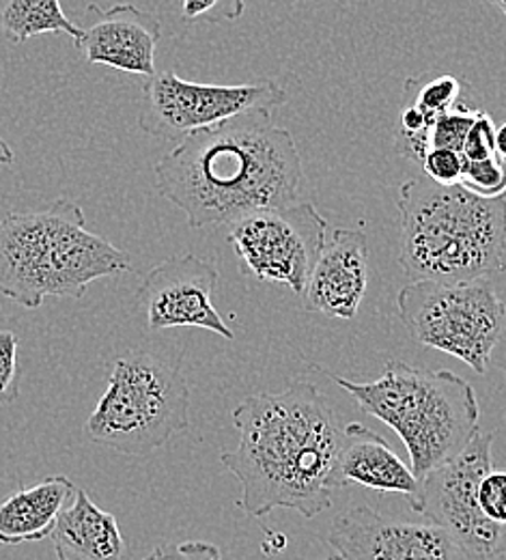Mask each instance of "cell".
Segmentation results:
<instances>
[{"label":"cell","instance_id":"cell-27","mask_svg":"<svg viewBox=\"0 0 506 560\" xmlns=\"http://www.w3.org/2000/svg\"><path fill=\"white\" fill-rule=\"evenodd\" d=\"M145 560H224L220 548L208 541H184L155 548Z\"/></svg>","mask_w":506,"mask_h":560},{"label":"cell","instance_id":"cell-13","mask_svg":"<svg viewBox=\"0 0 506 560\" xmlns=\"http://www.w3.org/2000/svg\"><path fill=\"white\" fill-rule=\"evenodd\" d=\"M89 11L95 13V20L73 42L86 63L145 78L155 73L162 24L153 13L132 2H121L106 11L89 4Z\"/></svg>","mask_w":506,"mask_h":560},{"label":"cell","instance_id":"cell-19","mask_svg":"<svg viewBox=\"0 0 506 560\" xmlns=\"http://www.w3.org/2000/svg\"><path fill=\"white\" fill-rule=\"evenodd\" d=\"M403 97L410 100L434 124L439 115L461 104V82L450 73L435 75L432 80L410 78L405 82Z\"/></svg>","mask_w":506,"mask_h":560},{"label":"cell","instance_id":"cell-29","mask_svg":"<svg viewBox=\"0 0 506 560\" xmlns=\"http://www.w3.org/2000/svg\"><path fill=\"white\" fill-rule=\"evenodd\" d=\"M496 151H498L501 158L506 160V124L496 128Z\"/></svg>","mask_w":506,"mask_h":560},{"label":"cell","instance_id":"cell-26","mask_svg":"<svg viewBox=\"0 0 506 560\" xmlns=\"http://www.w3.org/2000/svg\"><path fill=\"white\" fill-rule=\"evenodd\" d=\"M479 504L485 517L506 526V472L492 470L479 488Z\"/></svg>","mask_w":506,"mask_h":560},{"label":"cell","instance_id":"cell-5","mask_svg":"<svg viewBox=\"0 0 506 560\" xmlns=\"http://www.w3.org/2000/svg\"><path fill=\"white\" fill-rule=\"evenodd\" d=\"M361 406L403 440L410 468L423 481L461 453L479 433V401L472 384L452 371H427L388 360L375 382L332 377Z\"/></svg>","mask_w":506,"mask_h":560},{"label":"cell","instance_id":"cell-10","mask_svg":"<svg viewBox=\"0 0 506 560\" xmlns=\"http://www.w3.org/2000/svg\"><path fill=\"white\" fill-rule=\"evenodd\" d=\"M492 446L494 433L479 431L461 453L423 479V515L452 537L461 555L476 560L498 557L505 541V526L485 517L479 504L481 481L494 470Z\"/></svg>","mask_w":506,"mask_h":560},{"label":"cell","instance_id":"cell-25","mask_svg":"<svg viewBox=\"0 0 506 560\" xmlns=\"http://www.w3.org/2000/svg\"><path fill=\"white\" fill-rule=\"evenodd\" d=\"M463 158L466 160H483L496 155V126L487 110H479L466 142H463Z\"/></svg>","mask_w":506,"mask_h":560},{"label":"cell","instance_id":"cell-16","mask_svg":"<svg viewBox=\"0 0 506 560\" xmlns=\"http://www.w3.org/2000/svg\"><path fill=\"white\" fill-rule=\"evenodd\" d=\"M57 560H126L128 544L113 513L102 511L91 495L75 488L50 535Z\"/></svg>","mask_w":506,"mask_h":560},{"label":"cell","instance_id":"cell-1","mask_svg":"<svg viewBox=\"0 0 506 560\" xmlns=\"http://www.w3.org/2000/svg\"><path fill=\"white\" fill-rule=\"evenodd\" d=\"M233 424L239 444L220 453V462L239 481L237 504L248 517L291 509L313 520L332 506L343 427L310 382L246 397Z\"/></svg>","mask_w":506,"mask_h":560},{"label":"cell","instance_id":"cell-12","mask_svg":"<svg viewBox=\"0 0 506 560\" xmlns=\"http://www.w3.org/2000/svg\"><path fill=\"white\" fill-rule=\"evenodd\" d=\"M328 544L348 560H459L461 550L437 524L399 522L370 506L339 515Z\"/></svg>","mask_w":506,"mask_h":560},{"label":"cell","instance_id":"cell-2","mask_svg":"<svg viewBox=\"0 0 506 560\" xmlns=\"http://www.w3.org/2000/svg\"><path fill=\"white\" fill-rule=\"evenodd\" d=\"M155 192L192 229L220 226L299 199L302 158L270 110H248L181 140L155 162Z\"/></svg>","mask_w":506,"mask_h":560},{"label":"cell","instance_id":"cell-22","mask_svg":"<svg viewBox=\"0 0 506 560\" xmlns=\"http://www.w3.org/2000/svg\"><path fill=\"white\" fill-rule=\"evenodd\" d=\"M17 335L0 328V406L13 404L20 397V362Z\"/></svg>","mask_w":506,"mask_h":560},{"label":"cell","instance_id":"cell-8","mask_svg":"<svg viewBox=\"0 0 506 560\" xmlns=\"http://www.w3.org/2000/svg\"><path fill=\"white\" fill-rule=\"evenodd\" d=\"M285 86L274 80L250 84H201L175 71H155L143 84L139 128L157 140H184L248 110H274L287 104Z\"/></svg>","mask_w":506,"mask_h":560},{"label":"cell","instance_id":"cell-24","mask_svg":"<svg viewBox=\"0 0 506 560\" xmlns=\"http://www.w3.org/2000/svg\"><path fill=\"white\" fill-rule=\"evenodd\" d=\"M463 164H466L463 153L452 151V149H442V147L429 149L421 162L425 175L439 186L461 184Z\"/></svg>","mask_w":506,"mask_h":560},{"label":"cell","instance_id":"cell-21","mask_svg":"<svg viewBox=\"0 0 506 560\" xmlns=\"http://www.w3.org/2000/svg\"><path fill=\"white\" fill-rule=\"evenodd\" d=\"M481 108H468L466 104H459L457 108L439 115L429 128V149L442 147V149H452V151H463L466 137L476 119Z\"/></svg>","mask_w":506,"mask_h":560},{"label":"cell","instance_id":"cell-18","mask_svg":"<svg viewBox=\"0 0 506 560\" xmlns=\"http://www.w3.org/2000/svg\"><path fill=\"white\" fill-rule=\"evenodd\" d=\"M0 31L11 44L52 33L78 42L82 35V28L66 15L61 0H0Z\"/></svg>","mask_w":506,"mask_h":560},{"label":"cell","instance_id":"cell-3","mask_svg":"<svg viewBox=\"0 0 506 560\" xmlns=\"http://www.w3.org/2000/svg\"><path fill=\"white\" fill-rule=\"evenodd\" d=\"M399 264L410 280L468 282L506 270V199H483L427 175L399 188Z\"/></svg>","mask_w":506,"mask_h":560},{"label":"cell","instance_id":"cell-31","mask_svg":"<svg viewBox=\"0 0 506 560\" xmlns=\"http://www.w3.org/2000/svg\"><path fill=\"white\" fill-rule=\"evenodd\" d=\"M328 560H348V559H345V557H341V555H339V552H334V555H330V557H328Z\"/></svg>","mask_w":506,"mask_h":560},{"label":"cell","instance_id":"cell-7","mask_svg":"<svg viewBox=\"0 0 506 560\" xmlns=\"http://www.w3.org/2000/svg\"><path fill=\"white\" fill-rule=\"evenodd\" d=\"M397 306L416 343L487 373L506 322L505 302L487 280H410L397 293Z\"/></svg>","mask_w":506,"mask_h":560},{"label":"cell","instance_id":"cell-17","mask_svg":"<svg viewBox=\"0 0 506 560\" xmlns=\"http://www.w3.org/2000/svg\"><path fill=\"white\" fill-rule=\"evenodd\" d=\"M73 493L75 486L63 475L9 493L0 502V544L20 546L48 539Z\"/></svg>","mask_w":506,"mask_h":560},{"label":"cell","instance_id":"cell-20","mask_svg":"<svg viewBox=\"0 0 506 560\" xmlns=\"http://www.w3.org/2000/svg\"><path fill=\"white\" fill-rule=\"evenodd\" d=\"M461 186L483 199H503L506 195V160L496 155L466 160Z\"/></svg>","mask_w":506,"mask_h":560},{"label":"cell","instance_id":"cell-28","mask_svg":"<svg viewBox=\"0 0 506 560\" xmlns=\"http://www.w3.org/2000/svg\"><path fill=\"white\" fill-rule=\"evenodd\" d=\"M15 160L13 149L9 147V142L0 137V166H11Z\"/></svg>","mask_w":506,"mask_h":560},{"label":"cell","instance_id":"cell-11","mask_svg":"<svg viewBox=\"0 0 506 560\" xmlns=\"http://www.w3.org/2000/svg\"><path fill=\"white\" fill-rule=\"evenodd\" d=\"M217 268L192 253L175 255L146 272L137 300L149 330L201 328L233 341L235 335L214 306Z\"/></svg>","mask_w":506,"mask_h":560},{"label":"cell","instance_id":"cell-4","mask_svg":"<svg viewBox=\"0 0 506 560\" xmlns=\"http://www.w3.org/2000/svg\"><path fill=\"white\" fill-rule=\"evenodd\" d=\"M130 270V257L89 231L68 199L0 218V295L28 311L42 308L46 298L80 300L93 280Z\"/></svg>","mask_w":506,"mask_h":560},{"label":"cell","instance_id":"cell-32","mask_svg":"<svg viewBox=\"0 0 506 560\" xmlns=\"http://www.w3.org/2000/svg\"><path fill=\"white\" fill-rule=\"evenodd\" d=\"M505 380H506V373H505Z\"/></svg>","mask_w":506,"mask_h":560},{"label":"cell","instance_id":"cell-14","mask_svg":"<svg viewBox=\"0 0 506 560\" xmlns=\"http://www.w3.org/2000/svg\"><path fill=\"white\" fill-rule=\"evenodd\" d=\"M368 284V244L362 229H337L326 242L310 279L304 287L302 304L308 313L337 319L358 315Z\"/></svg>","mask_w":506,"mask_h":560},{"label":"cell","instance_id":"cell-15","mask_svg":"<svg viewBox=\"0 0 506 560\" xmlns=\"http://www.w3.org/2000/svg\"><path fill=\"white\" fill-rule=\"evenodd\" d=\"M337 470L341 488L361 486L381 493H401L408 498L412 511L423 513V481L381 435L361 422H350L343 429Z\"/></svg>","mask_w":506,"mask_h":560},{"label":"cell","instance_id":"cell-23","mask_svg":"<svg viewBox=\"0 0 506 560\" xmlns=\"http://www.w3.org/2000/svg\"><path fill=\"white\" fill-rule=\"evenodd\" d=\"M246 0H181L186 22H235L244 15Z\"/></svg>","mask_w":506,"mask_h":560},{"label":"cell","instance_id":"cell-6","mask_svg":"<svg viewBox=\"0 0 506 560\" xmlns=\"http://www.w3.org/2000/svg\"><path fill=\"white\" fill-rule=\"evenodd\" d=\"M190 424V386L179 362L145 351L119 355L108 386L84 422L91 442L143 457Z\"/></svg>","mask_w":506,"mask_h":560},{"label":"cell","instance_id":"cell-9","mask_svg":"<svg viewBox=\"0 0 506 560\" xmlns=\"http://www.w3.org/2000/svg\"><path fill=\"white\" fill-rule=\"evenodd\" d=\"M328 222L313 203L266 208L228 224V242L242 270L261 282L287 284L304 293L326 248Z\"/></svg>","mask_w":506,"mask_h":560},{"label":"cell","instance_id":"cell-30","mask_svg":"<svg viewBox=\"0 0 506 560\" xmlns=\"http://www.w3.org/2000/svg\"><path fill=\"white\" fill-rule=\"evenodd\" d=\"M492 2H494V4H496V7H498V9H501V11L506 15V0H492Z\"/></svg>","mask_w":506,"mask_h":560}]
</instances>
